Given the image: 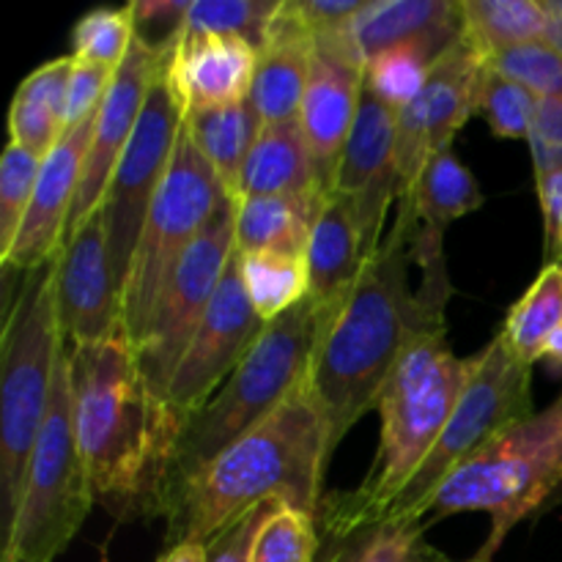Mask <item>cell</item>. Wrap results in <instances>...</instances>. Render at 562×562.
Returning a JSON list of instances; mask_svg holds the SVG:
<instances>
[{"label":"cell","mask_w":562,"mask_h":562,"mask_svg":"<svg viewBox=\"0 0 562 562\" xmlns=\"http://www.w3.org/2000/svg\"><path fill=\"white\" fill-rule=\"evenodd\" d=\"M445 231L423 225L409 198L355 289L322 311L307 390L329 431V450L376 406L395 362L423 338H445V307L453 296L442 252Z\"/></svg>","instance_id":"1"},{"label":"cell","mask_w":562,"mask_h":562,"mask_svg":"<svg viewBox=\"0 0 562 562\" xmlns=\"http://www.w3.org/2000/svg\"><path fill=\"white\" fill-rule=\"evenodd\" d=\"M69 355L77 442L93 497L121 521L162 516L187 423L148 387L126 333L69 346Z\"/></svg>","instance_id":"2"},{"label":"cell","mask_w":562,"mask_h":562,"mask_svg":"<svg viewBox=\"0 0 562 562\" xmlns=\"http://www.w3.org/2000/svg\"><path fill=\"white\" fill-rule=\"evenodd\" d=\"M329 459V431L307 382L250 434L217 456L170 503L165 549L209 543L267 503L318 514Z\"/></svg>","instance_id":"3"},{"label":"cell","mask_w":562,"mask_h":562,"mask_svg":"<svg viewBox=\"0 0 562 562\" xmlns=\"http://www.w3.org/2000/svg\"><path fill=\"white\" fill-rule=\"evenodd\" d=\"M470 371L472 360L456 357L445 338H423L404 351L376 401L382 442L371 472L360 488L329 494L318 505L324 538L349 536L384 519L442 437Z\"/></svg>","instance_id":"4"},{"label":"cell","mask_w":562,"mask_h":562,"mask_svg":"<svg viewBox=\"0 0 562 562\" xmlns=\"http://www.w3.org/2000/svg\"><path fill=\"white\" fill-rule=\"evenodd\" d=\"M318 333L322 311L313 305L311 296L267 324L258 344L231 373L228 382L187 423L176 448L165 514L192 477L201 475L223 450L272 417L307 382Z\"/></svg>","instance_id":"5"},{"label":"cell","mask_w":562,"mask_h":562,"mask_svg":"<svg viewBox=\"0 0 562 562\" xmlns=\"http://www.w3.org/2000/svg\"><path fill=\"white\" fill-rule=\"evenodd\" d=\"M55 267L49 258L25 272L5 311L0 340V532L3 541L20 514L27 467L47 417L55 384V362L64 346L55 302Z\"/></svg>","instance_id":"6"},{"label":"cell","mask_w":562,"mask_h":562,"mask_svg":"<svg viewBox=\"0 0 562 562\" xmlns=\"http://www.w3.org/2000/svg\"><path fill=\"white\" fill-rule=\"evenodd\" d=\"M562 499V395L492 439L461 464L426 505L423 525L456 514H488L486 543L497 552L519 521Z\"/></svg>","instance_id":"7"},{"label":"cell","mask_w":562,"mask_h":562,"mask_svg":"<svg viewBox=\"0 0 562 562\" xmlns=\"http://www.w3.org/2000/svg\"><path fill=\"white\" fill-rule=\"evenodd\" d=\"M91 477L80 453L71 401V355L60 346L47 417L27 467L20 514L3 541L0 562H55L93 505Z\"/></svg>","instance_id":"8"},{"label":"cell","mask_w":562,"mask_h":562,"mask_svg":"<svg viewBox=\"0 0 562 562\" xmlns=\"http://www.w3.org/2000/svg\"><path fill=\"white\" fill-rule=\"evenodd\" d=\"M225 201H231V195L184 124L176 140L168 173L148 209L140 241L132 258L130 278L121 294L124 333L132 346L140 340L173 269L179 267L184 252Z\"/></svg>","instance_id":"9"},{"label":"cell","mask_w":562,"mask_h":562,"mask_svg":"<svg viewBox=\"0 0 562 562\" xmlns=\"http://www.w3.org/2000/svg\"><path fill=\"white\" fill-rule=\"evenodd\" d=\"M470 360V382L453 417L382 521H423L426 505L461 464L481 453L505 428L536 412L532 409V366L521 362L510 351L503 333L494 335L492 344Z\"/></svg>","instance_id":"10"},{"label":"cell","mask_w":562,"mask_h":562,"mask_svg":"<svg viewBox=\"0 0 562 562\" xmlns=\"http://www.w3.org/2000/svg\"><path fill=\"white\" fill-rule=\"evenodd\" d=\"M236 252V203L225 201L165 283L135 349L148 387L165 398L187 346L212 305L231 256Z\"/></svg>","instance_id":"11"},{"label":"cell","mask_w":562,"mask_h":562,"mask_svg":"<svg viewBox=\"0 0 562 562\" xmlns=\"http://www.w3.org/2000/svg\"><path fill=\"white\" fill-rule=\"evenodd\" d=\"M181 126H184V110L170 91L162 53V64H159L151 91L143 104L135 135H132L130 146H126L124 157H121L119 168L110 179L102 206H99L104 228H108L110 258H113L115 278L121 283V294H124V283L130 278L132 258H135L148 209H151L159 184L168 173Z\"/></svg>","instance_id":"12"},{"label":"cell","mask_w":562,"mask_h":562,"mask_svg":"<svg viewBox=\"0 0 562 562\" xmlns=\"http://www.w3.org/2000/svg\"><path fill=\"white\" fill-rule=\"evenodd\" d=\"M486 60L461 33L428 71L426 86L409 108L398 113L395 137V176H398V201L409 195L423 165L437 151L453 148L461 126L477 115L481 80Z\"/></svg>","instance_id":"13"},{"label":"cell","mask_w":562,"mask_h":562,"mask_svg":"<svg viewBox=\"0 0 562 562\" xmlns=\"http://www.w3.org/2000/svg\"><path fill=\"white\" fill-rule=\"evenodd\" d=\"M263 329H267V322L258 316L247 296L245 283H241L239 252H234L195 338L187 346L176 368V376L165 395L170 409L181 420L190 423L214 398L217 387L228 382L239 362L250 355Z\"/></svg>","instance_id":"14"},{"label":"cell","mask_w":562,"mask_h":562,"mask_svg":"<svg viewBox=\"0 0 562 562\" xmlns=\"http://www.w3.org/2000/svg\"><path fill=\"white\" fill-rule=\"evenodd\" d=\"M55 302L60 335L69 346L102 344L124 333L121 283L110 258L102 209H97L58 250Z\"/></svg>","instance_id":"15"},{"label":"cell","mask_w":562,"mask_h":562,"mask_svg":"<svg viewBox=\"0 0 562 562\" xmlns=\"http://www.w3.org/2000/svg\"><path fill=\"white\" fill-rule=\"evenodd\" d=\"M366 88V60L349 42V33H318L311 77L300 104V126L316 162L324 190L333 195L340 154L351 135Z\"/></svg>","instance_id":"16"},{"label":"cell","mask_w":562,"mask_h":562,"mask_svg":"<svg viewBox=\"0 0 562 562\" xmlns=\"http://www.w3.org/2000/svg\"><path fill=\"white\" fill-rule=\"evenodd\" d=\"M159 64H162V53H157V49H151L135 36L124 64L115 69L113 86H110L102 110L97 115V124H93L86 162H82L80 190H77L75 206H71L64 241L102 206L110 179H113L132 135H135V126L140 121L143 104H146L148 91H151Z\"/></svg>","instance_id":"17"},{"label":"cell","mask_w":562,"mask_h":562,"mask_svg":"<svg viewBox=\"0 0 562 562\" xmlns=\"http://www.w3.org/2000/svg\"><path fill=\"white\" fill-rule=\"evenodd\" d=\"M97 115L82 121V124L69 126L58 146L49 151V157L42 159L31 206H27L25 220H22L14 247H11L9 258L3 261L5 272H33L42 263H47L49 258L58 256L60 245H64L66 225H69L71 206H75L77 190H80L82 162H86Z\"/></svg>","instance_id":"18"},{"label":"cell","mask_w":562,"mask_h":562,"mask_svg":"<svg viewBox=\"0 0 562 562\" xmlns=\"http://www.w3.org/2000/svg\"><path fill=\"white\" fill-rule=\"evenodd\" d=\"M258 49L236 36L181 33L165 53V75L184 115L225 108L250 97Z\"/></svg>","instance_id":"19"},{"label":"cell","mask_w":562,"mask_h":562,"mask_svg":"<svg viewBox=\"0 0 562 562\" xmlns=\"http://www.w3.org/2000/svg\"><path fill=\"white\" fill-rule=\"evenodd\" d=\"M395 137H398V113L384 104L371 88H362L357 121L335 170L333 195L360 198L362 212L376 231H384L390 206L398 203Z\"/></svg>","instance_id":"20"},{"label":"cell","mask_w":562,"mask_h":562,"mask_svg":"<svg viewBox=\"0 0 562 562\" xmlns=\"http://www.w3.org/2000/svg\"><path fill=\"white\" fill-rule=\"evenodd\" d=\"M382 241V231L368 223L360 198L329 195L307 245L313 305L329 307L344 300Z\"/></svg>","instance_id":"21"},{"label":"cell","mask_w":562,"mask_h":562,"mask_svg":"<svg viewBox=\"0 0 562 562\" xmlns=\"http://www.w3.org/2000/svg\"><path fill=\"white\" fill-rule=\"evenodd\" d=\"M313 47L316 36L311 27L300 20L291 0H283L258 49L256 77L247 97L263 124H278L300 115L307 77H311Z\"/></svg>","instance_id":"22"},{"label":"cell","mask_w":562,"mask_h":562,"mask_svg":"<svg viewBox=\"0 0 562 562\" xmlns=\"http://www.w3.org/2000/svg\"><path fill=\"white\" fill-rule=\"evenodd\" d=\"M346 33L368 64L373 55L401 44L437 42L450 47L464 33V20L456 0H368Z\"/></svg>","instance_id":"23"},{"label":"cell","mask_w":562,"mask_h":562,"mask_svg":"<svg viewBox=\"0 0 562 562\" xmlns=\"http://www.w3.org/2000/svg\"><path fill=\"white\" fill-rule=\"evenodd\" d=\"M329 195L302 135L300 119L263 124L241 168L239 203L245 198Z\"/></svg>","instance_id":"24"},{"label":"cell","mask_w":562,"mask_h":562,"mask_svg":"<svg viewBox=\"0 0 562 562\" xmlns=\"http://www.w3.org/2000/svg\"><path fill=\"white\" fill-rule=\"evenodd\" d=\"M75 69V55L55 58L33 69L16 86L9 113L11 143L27 148L38 159L49 157L66 132V97Z\"/></svg>","instance_id":"25"},{"label":"cell","mask_w":562,"mask_h":562,"mask_svg":"<svg viewBox=\"0 0 562 562\" xmlns=\"http://www.w3.org/2000/svg\"><path fill=\"white\" fill-rule=\"evenodd\" d=\"M329 195L245 198L236 203V250L307 256L313 225Z\"/></svg>","instance_id":"26"},{"label":"cell","mask_w":562,"mask_h":562,"mask_svg":"<svg viewBox=\"0 0 562 562\" xmlns=\"http://www.w3.org/2000/svg\"><path fill=\"white\" fill-rule=\"evenodd\" d=\"M184 124L190 130L192 140L203 151V157L214 168V173L220 176L231 201L239 203L241 168H245L247 154H250L252 143H256L258 132L263 126L250 99L225 104V108L190 113L184 115Z\"/></svg>","instance_id":"27"},{"label":"cell","mask_w":562,"mask_h":562,"mask_svg":"<svg viewBox=\"0 0 562 562\" xmlns=\"http://www.w3.org/2000/svg\"><path fill=\"white\" fill-rule=\"evenodd\" d=\"M423 225L445 231L453 220L477 212L483 206V192L472 170L453 154V148L437 151L417 176L415 187L406 195Z\"/></svg>","instance_id":"28"},{"label":"cell","mask_w":562,"mask_h":562,"mask_svg":"<svg viewBox=\"0 0 562 562\" xmlns=\"http://www.w3.org/2000/svg\"><path fill=\"white\" fill-rule=\"evenodd\" d=\"M464 38L483 60L547 36V11L538 0H461Z\"/></svg>","instance_id":"29"},{"label":"cell","mask_w":562,"mask_h":562,"mask_svg":"<svg viewBox=\"0 0 562 562\" xmlns=\"http://www.w3.org/2000/svg\"><path fill=\"white\" fill-rule=\"evenodd\" d=\"M423 521H379L349 536L324 538L316 562H439V549L426 541Z\"/></svg>","instance_id":"30"},{"label":"cell","mask_w":562,"mask_h":562,"mask_svg":"<svg viewBox=\"0 0 562 562\" xmlns=\"http://www.w3.org/2000/svg\"><path fill=\"white\" fill-rule=\"evenodd\" d=\"M562 324V263H547L536 283L510 307L505 327L499 333L508 340L510 351L527 366L543 360L549 338Z\"/></svg>","instance_id":"31"},{"label":"cell","mask_w":562,"mask_h":562,"mask_svg":"<svg viewBox=\"0 0 562 562\" xmlns=\"http://www.w3.org/2000/svg\"><path fill=\"white\" fill-rule=\"evenodd\" d=\"M239 252V250H236ZM241 283L263 322H274L311 294L307 256L289 252H239Z\"/></svg>","instance_id":"32"},{"label":"cell","mask_w":562,"mask_h":562,"mask_svg":"<svg viewBox=\"0 0 562 562\" xmlns=\"http://www.w3.org/2000/svg\"><path fill=\"white\" fill-rule=\"evenodd\" d=\"M445 49L448 47L437 42H415L384 49L366 64V88H371L384 104L401 113L415 102L420 88L426 86L434 60Z\"/></svg>","instance_id":"33"},{"label":"cell","mask_w":562,"mask_h":562,"mask_svg":"<svg viewBox=\"0 0 562 562\" xmlns=\"http://www.w3.org/2000/svg\"><path fill=\"white\" fill-rule=\"evenodd\" d=\"M322 554V536L313 514L274 503L263 519L250 562H316Z\"/></svg>","instance_id":"34"},{"label":"cell","mask_w":562,"mask_h":562,"mask_svg":"<svg viewBox=\"0 0 562 562\" xmlns=\"http://www.w3.org/2000/svg\"><path fill=\"white\" fill-rule=\"evenodd\" d=\"M280 3L283 0H198L187 11L184 33L236 36L261 49Z\"/></svg>","instance_id":"35"},{"label":"cell","mask_w":562,"mask_h":562,"mask_svg":"<svg viewBox=\"0 0 562 562\" xmlns=\"http://www.w3.org/2000/svg\"><path fill=\"white\" fill-rule=\"evenodd\" d=\"M538 97L527 91L519 82L497 75L494 69L483 71L481 99H477V115H483L499 140H530L532 124H536Z\"/></svg>","instance_id":"36"},{"label":"cell","mask_w":562,"mask_h":562,"mask_svg":"<svg viewBox=\"0 0 562 562\" xmlns=\"http://www.w3.org/2000/svg\"><path fill=\"white\" fill-rule=\"evenodd\" d=\"M135 42V14L132 5L124 9H93L80 16V22L71 31L75 44V58L86 64L108 66L119 69L124 64Z\"/></svg>","instance_id":"37"},{"label":"cell","mask_w":562,"mask_h":562,"mask_svg":"<svg viewBox=\"0 0 562 562\" xmlns=\"http://www.w3.org/2000/svg\"><path fill=\"white\" fill-rule=\"evenodd\" d=\"M42 159L27 148L9 143L0 157V263L9 258L22 228L33 190H36Z\"/></svg>","instance_id":"38"},{"label":"cell","mask_w":562,"mask_h":562,"mask_svg":"<svg viewBox=\"0 0 562 562\" xmlns=\"http://www.w3.org/2000/svg\"><path fill=\"white\" fill-rule=\"evenodd\" d=\"M486 64L497 75L525 86L538 99L562 97V53L543 38L497 53Z\"/></svg>","instance_id":"39"},{"label":"cell","mask_w":562,"mask_h":562,"mask_svg":"<svg viewBox=\"0 0 562 562\" xmlns=\"http://www.w3.org/2000/svg\"><path fill=\"white\" fill-rule=\"evenodd\" d=\"M135 14V36L157 53H168L184 33L187 11L192 3L187 0H140L130 3Z\"/></svg>","instance_id":"40"},{"label":"cell","mask_w":562,"mask_h":562,"mask_svg":"<svg viewBox=\"0 0 562 562\" xmlns=\"http://www.w3.org/2000/svg\"><path fill=\"white\" fill-rule=\"evenodd\" d=\"M113 77L115 69L86 64V60L75 58V69H71L69 80V97H66V130L93 119V115L102 110L104 97H108L110 86H113Z\"/></svg>","instance_id":"41"},{"label":"cell","mask_w":562,"mask_h":562,"mask_svg":"<svg viewBox=\"0 0 562 562\" xmlns=\"http://www.w3.org/2000/svg\"><path fill=\"white\" fill-rule=\"evenodd\" d=\"M274 503L261 505L252 514H247L245 519L236 521L234 527H228L225 532H220L214 541L206 543V562H250L252 541H256L258 530H261L263 519L269 516Z\"/></svg>","instance_id":"42"},{"label":"cell","mask_w":562,"mask_h":562,"mask_svg":"<svg viewBox=\"0 0 562 562\" xmlns=\"http://www.w3.org/2000/svg\"><path fill=\"white\" fill-rule=\"evenodd\" d=\"M300 20L311 27L313 36L349 27V22L368 5V0H291Z\"/></svg>","instance_id":"43"},{"label":"cell","mask_w":562,"mask_h":562,"mask_svg":"<svg viewBox=\"0 0 562 562\" xmlns=\"http://www.w3.org/2000/svg\"><path fill=\"white\" fill-rule=\"evenodd\" d=\"M538 198L543 212V239H547V263H562V170L538 176Z\"/></svg>","instance_id":"44"},{"label":"cell","mask_w":562,"mask_h":562,"mask_svg":"<svg viewBox=\"0 0 562 562\" xmlns=\"http://www.w3.org/2000/svg\"><path fill=\"white\" fill-rule=\"evenodd\" d=\"M530 137L562 148V97L538 99L536 124H532Z\"/></svg>","instance_id":"45"},{"label":"cell","mask_w":562,"mask_h":562,"mask_svg":"<svg viewBox=\"0 0 562 562\" xmlns=\"http://www.w3.org/2000/svg\"><path fill=\"white\" fill-rule=\"evenodd\" d=\"M157 562H206V543H176V547L165 549Z\"/></svg>","instance_id":"46"},{"label":"cell","mask_w":562,"mask_h":562,"mask_svg":"<svg viewBox=\"0 0 562 562\" xmlns=\"http://www.w3.org/2000/svg\"><path fill=\"white\" fill-rule=\"evenodd\" d=\"M543 11H547V36H543V42H549L562 53V0H543Z\"/></svg>","instance_id":"47"},{"label":"cell","mask_w":562,"mask_h":562,"mask_svg":"<svg viewBox=\"0 0 562 562\" xmlns=\"http://www.w3.org/2000/svg\"><path fill=\"white\" fill-rule=\"evenodd\" d=\"M543 362H547L549 371H552L554 376H562V324L554 329V335L549 338L547 349H543Z\"/></svg>","instance_id":"48"},{"label":"cell","mask_w":562,"mask_h":562,"mask_svg":"<svg viewBox=\"0 0 562 562\" xmlns=\"http://www.w3.org/2000/svg\"><path fill=\"white\" fill-rule=\"evenodd\" d=\"M494 554H497V552H492V549H488V547H481V552H477L475 558H470V560H461V562H492V560H494ZM439 562H459V560H450L448 554H445V558L439 560Z\"/></svg>","instance_id":"49"},{"label":"cell","mask_w":562,"mask_h":562,"mask_svg":"<svg viewBox=\"0 0 562 562\" xmlns=\"http://www.w3.org/2000/svg\"><path fill=\"white\" fill-rule=\"evenodd\" d=\"M99 562H110L108 560V552H104V549H102V558H99Z\"/></svg>","instance_id":"50"}]
</instances>
